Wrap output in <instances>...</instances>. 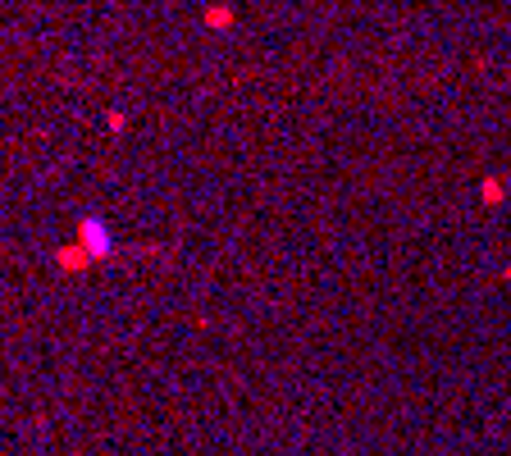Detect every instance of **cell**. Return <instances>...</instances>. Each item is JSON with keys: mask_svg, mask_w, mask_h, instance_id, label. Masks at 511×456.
Masks as SVG:
<instances>
[{"mask_svg": "<svg viewBox=\"0 0 511 456\" xmlns=\"http://www.w3.org/2000/svg\"><path fill=\"white\" fill-rule=\"evenodd\" d=\"M206 28H233V10L229 5H210V10H206Z\"/></svg>", "mask_w": 511, "mask_h": 456, "instance_id": "cell-1", "label": "cell"}, {"mask_svg": "<svg viewBox=\"0 0 511 456\" xmlns=\"http://www.w3.org/2000/svg\"><path fill=\"white\" fill-rule=\"evenodd\" d=\"M484 201H502V183H498V178H489V183H484Z\"/></svg>", "mask_w": 511, "mask_h": 456, "instance_id": "cell-2", "label": "cell"}]
</instances>
